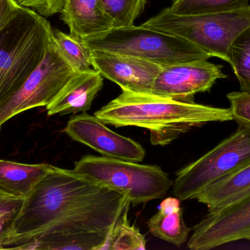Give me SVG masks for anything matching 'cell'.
Instances as JSON below:
<instances>
[{
    "instance_id": "5bb4252c",
    "label": "cell",
    "mask_w": 250,
    "mask_h": 250,
    "mask_svg": "<svg viewBox=\"0 0 250 250\" xmlns=\"http://www.w3.org/2000/svg\"><path fill=\"white\" fill-rule=\"evenodd\" d=\"M60 19L70 34L83 39L115 27L102 0H67Z\"/></svg>"
},
{
    "instance_id": "6da1fadb",
    "label": "cell",
    "mask_w": 250,
    "mask_h": 250,
    "mask_svg": "<svg viewBox=\"0 0 250 250\" xmlns=\"http://www.w3.org/2000/svg\"><path fill=\"white\" fill-rule=\"evenodd\" d=\"M129 198L76 170L53 166L25 199L2 250L22 248L47 233L111 231Z\"/></svg>"
},
{
    "instance_id": "3957f363",
    "label": "cell",
    "mask_w": 250,
    "mask_h": 250,
    "mask_svg": "<svg viewBox=\"0 0 250 250\" xmlns=\"http://www.w3.org/2000/svg\"><path fill=\"white\" fill-rule=\"evenodd\" d=\"M53 30L44 16L22 6L0 29V107L43 60Z\"/></svg>"
},
{
    "instance_id": "7c38bea8",
    "label": "cell",
    "mask_w": 250,
    "mask_h": 250,
    "mask_svg": "<svg viewBox=\"0 0 250 250\" xmlns=\"http://www.w3.org/2000/svg\"><path fill=\"white\" fill-rule=\"evenodd\" d=\"M93 68L122 91L150 94L163 66L138 57L104 51H91Z\"/></svg>"
},
{
    "instance_id": "ffe728a7",
    "label": "cell",
    "mask_w": 250,
    "mask_h": 250,
    "mask_svg": "<svg viewBox=\"0 0 250 250\" xmlns=\"http://www.w3.org/2000/svg\"><path fill=\"white\" fill-rule=\"evenodd\" d=\"M127 207L118 221L114 225L105 250H144L146 240L141 234L139 229L131 226L127 218Z\"/></svg>"
},
{
    "instance_id": "52a82bcc",
    "label": "cell",
    "mask_w": 250,
    "mask_h": 250,
    "mask_svg": "<svg viewBox=\"0 0 250 250\" xmlns=\"http://www.w3.org/2000/svg\"><path fill=\"white\" fill-rule=\"evenodd\" d=\"M250 163V129L237 130L196 161L176 173L173 193L180 201L195 199L206 188Z\"/></svg>"
},
{
    "instance_id": "277c9868",
    "label": "cell",
    "mask_w": 250,
    "mask_h": 250,
    "mask_svg": "<svg viewBox=\"0 0 250 250\" xmlns=\"http://www.w3.org/2000/svg\"><path fill=\"white\" fill-rule=\"evenodd\" d=\"M141 26L183 38L211 57L229 63L232 43L250 26V6L232 11L193 15L177 14L167 7Z\"/></svg>"
},
{
    "instance_id": "484cf974",
    "label": "cell",
    "mask_w": 250,
    "mask_h": 250,
    "mask_svg": "<svg viewBox=\"0 0 250 250\" xmlns=\"http://www.w3.org/2000/svg\"><path fill=\"white\" fill-rule=\"evenodd\" d=\"M22 7H29L44 17L60 13L67 0H15Z\"/></svg>"
},
{
    "instance_id": "7a4b0ae2",
    "label": "cell",
    "mask_w": 250,
    "mask_h": 250,
    "mask_svg": "<svg viewBox=\"0 0 250 250\" xmlns=\"http://www.w3.org/2000/svg\"><path fill=\"white\" fill-rule=\"evenodd\" d=\"M95 115L105 124L116 127L135 126L147 129L151 143L160 146L169 145L194 128L233 120L230 108L126 91L100 109Z\"/></svg>"
},
{
    "instance_id": "8992f818",
    "label": "cell",
    "mask_w": 250,
    "mask_h": 250,
    "mask_svg": "<svg viewBox=\"0 0 250 250\" xmlns=\"http://www.w3.org/2000/svg\"><path fill=\"white\" fill-rule=\"evenodd\" d=\"M74 170L126 195L133 206L164 198L173 183L159 166L104 156H85L75 162Z\"/></svg>"
},
{
    "instance_id": "4fadbf2b",
    "label": "cell",
    "mask_w": 250,
    "mask_h": 250,
    "mask_svg": "<svg viewBox=\"0 0 250 250\" xmlns=\"http://www.w3.org/2000/svg\"><path fill=\"white\" fill-rule=\"evenodd\" d=\"M103 87L104 77L95 69L76 72L54 101L47 106L48 115L88 111Z\"/></svg>"
},
{
    "instance_id": "d6986e66",
    "label": "cell",
    "mask_w": 250,
    "mask_h": 250,
    "mask_svg": "<svg viewBox=\"0 0 250 250\" xmlns=\"http://www.w3.org/2000/svg\"><path fill=\"white\" fill-rule=\"evenodd\" d=\"M53 38L62 55L75 71L93 70L91 50L86 46L83 38L59 29L53 30Z\"/></svg>"
},
{
    "instance_id": "7402d4cb",
    "label": "cell",
    "mask_w": 250,
    "mask_h": 250,
    "mask_svg": "<svg viewBox=\"0 0 250 250\" xmlns=\"http://www.w3.org/2000/svg\"><path fill=\"white\" fill-rule=\"evenodd\" d=\"M229 58V64L240 84L241 91L250 92V26L232 43Z\"/></svg>"
},
{
    "instance_id": "4316f807",
    "label": "cell",
    "mask_w": 250,
    "mask_h": 250,
    "mask_svg": "<svg viewBox=\"0 0 250 250\" xmlns=\"http://www.w3.org/2000/svg\"><path fill=\"white\" fill-rule=\"evenodd\" d=\"M21 7L15 0H0V29L19 13Z\"/></svg>"
},
{
    "instance_id": "ac0fdd59",
    "label": "cell",
    "mask_w": 250,
    "mask_h": 250,
    "mask_svg": "<svg viewBox=\"0 0 250 250\" xmlns=\"http://www.w3.org/2000/svg\"><path fill=\"white\" fill-rule=\"evenodd\" d=\"M111 232L47 233L25 245L22 250H104Z\"/></svg>"
},
{
    "instance_id": "d4e9b609",
    "label": "cell",
    "mask_w": 250,
    "mask_h": 250,
    "mask_svg": "<svg viewBox=\"0 0 250 250\" xmlns=\"http://www.w3.org/2000/svg\"><path fill=\"white\" fill-rule=\"evenodd\" d=\"M233 120L239 126L250 129V92H232L228 94Z\"/></svg>"
},
{
    "instance_id": "44dd1931",
    "label": "cell",
    "mask_w": 250,
    "mask_h": 250,
    "mask_svg": "<svg viewBox=\"0 0 250 250\" xmlns=\"http://www.w3.org/2000/svg\"><path fill=\"white\" fill-rule=\"evenodd\" d=\"M250 0H172L169 7L181 15L203 14L232 11L250 7Z\"/></svg>"
},
{
    "instance_id": "ba28073f",
    "label": "cell",
    "mask_w": 250,
    "mask_h": 250,
    "mask_svg": "<svg viewBox=\"0 0 250 250\" xmlns=\"http://www.w3.org/2000/svg\"><path fill=\"white\" fill-rule=\"evenodd\" d=\"M75 73L53 38L43 60L19 91L0 107V129L5 122L23 112L49 105Z\"/></svg>"
},
{
    "instance_id": "2e32d148",
    "label": "cell",
    "mask_w": 250,
    "mask_h": 250,
    "mask_svg": "<svg viewBox=\"0 0 250 250\" xmlns=\"http://www.w3.org/2000/svg\"><path fill=\"white\" fill-rule=\"evenodd\" d=\"M52 167L48 164L0 160V192L14 198H27Z\"/></svg>"
},
{
    "instance_id": "9c48e42d",
    "label": "cell",
    "mask_w": 250,
    "mask_h": 250,
    "mask_svg": "<svg viewBox=\"0 0 250 250\" xmlns=\"http://www.w3.org/2000/svg\"><path fill=\"white\" fill-rule=\"evenodd\" d=\"M242 240L250 242V197L209 211L193 227L188 248L208 250Z\"/></svg>"
},
{
    "instance_id": "8fae6325",
    "label": "cell",
    "mask_w": 250,
    "mask_h": 250,
    "mask_svg": "<svg viewBox=\"0 0 250 250\" xmlns=\"http://www.w3.org/2000/svg\"><path fill=\"white\" fill-rule=\"evenodd\" d=\"M105 125L96 116L83 113L70 117L64 132L104 157L135 162L144 159L146 151L139 143L113 132Z\"/></svg>"
},
{
    "instance_id": "30bf717a",
    "label": "cell",
    "mask_w": 250,
    "mask_h": 250,
    "mask_svg": "<svg viewBox=\"0 0 250 250\" xmlns=\"http://www.w3.org/2000/svg\"><path fill=\"white\" fill-rule=\"evenodd\" d=\"M223 66L208 60L189 62L163 67L153 85L151 94L185 102L207 92L218 79H226Z\"/></svg>"
},
{
    "instance_id": "603a6c76",
    "label": "cell",
    "mask_w": 250,
    "mask_h": 250,
    "mask_svg": "<svg viewBox=\"0 0 250 250\" xmlns=\"http://www.w3.org/2000/svg\"><path fill=\"white\" fill-rule=\"evenodd\" d=\"M115 27L132 26L145 8L147 0H102Z\"/></svg>"
},
{
    "instance_id": "9a60e30c",
    "label": "cell",
    "mask_w": 250,
    "mask_h": 250,
    "mask_svg": "<svg viewBox=\"0 0 250 250\" xmlns=\"http://www.w3.org/2000/svg\"><path fill=\"white\" fill-rule=\"evenodd\" d=\"M250 197V163L220 179L200 192L195 199L217 211Z\"/></svg>"
},
{
    "instance_id": "5b68a950",
    "label": "cell",
    "mask_w": 250,
    "mask_h": 250,
    "mask_svg": "<svg viewBox=\"0 0 250 250\" xmlns=\"http://www.w3.org/2000/svg\"><path fill=\"white\" fill-rule=\"evenodd\" d=\"M83 40L91 51L126 54L163 67L211 57L183 38L141 25L114 27Z\"/></svg>"
},
{
    "instance_id": "e0dca14e",
    "label": "cell",
    "mask_w": 250,
    "mask_h": 250,
    "mask_svg": "<svg viewBox=\"0 0 250 250\" xmlns=\"http://www.w3.org/2000/svg\"><path fill=\"white\" fill-rule=\"evenodd\" d=\"M183 213L180 200L177 198L163 200L159 211L147 223L150 233L162 240L180 247L187 242L191 230L184 221Z\"/></svg>"
},
{
    "instance_id": "cb8c5ba5",
    "label": "cell",
    "mask_w": 250,
    "mask_h": 250,
    "mask_svg": "<svg viewBox=\"0 0 250 250\" xmlns=\"http://www.w3.org/2000/svg\"><path fill=\"white\" fill-rule=\"evenodd\" d=\"M26 198L8 196L0 192V250L8 238Z\"/></svg>"
}]
</instances>
